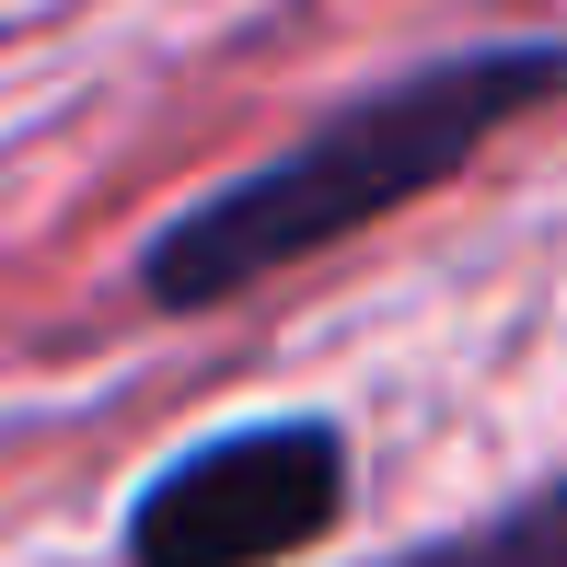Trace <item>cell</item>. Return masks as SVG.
<instances>
[{
  "mask_svg": "<svg viewBox=\"0 0 567 567\" xmlns=\"http://www.w3.org/2000/svg\"><path fill=\"white\" fill-rule=\"evenodd\" d=\"M567 93V35H509V47H463V59H429L382 93H348L324 127H301L290 151H267L255 174L209 186L197 209H174L140 244V290L163 313H197V301H231L255 278L301 267V255L348 244L359 220H394L405 197L452 186L498 127H522L533 105Z\"/></svg>",
  "mask_w": 567,
  "mask_h": 567,
  "instance_id": "obj_1",
  "label": "cell"
},
{
  "mask_svg": "<svg viewBox=\"0 0 567 567\" xmlns=\"http://www.w3.org/2000/svg\"><path fill=\"white\" fill-rule=\"evenodd\" d=\"M348 509V441L324 417H255L174 452L127 498V567H278Z\"/></svg>",
  "mask_w": 567,
  "mask_h": 567,
  "instance_id": "obj_2",
  "label": "cell"
},
{
  "mask_svg": "<svg viewBox=\"0 0 567 567\" xmlns=\"http://www.w3.org/2000/svg\"><path fill=\"white\" fill-rule=\"evenodd\" d=\"M394 567H567V475L486 509V522H463V533H441V545H417V556H394Z\"/></svg>",
  "mask_w": 567,
  "mask_h": 567,
  "instance_id": "obj_3",
  "label": "cell"
}]
</instances>
